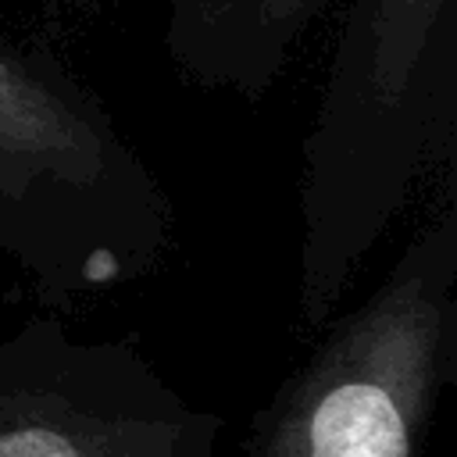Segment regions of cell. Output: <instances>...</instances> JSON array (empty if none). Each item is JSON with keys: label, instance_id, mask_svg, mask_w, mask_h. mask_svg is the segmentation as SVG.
Here are the masks:
<instances>
[{"label": "cell", "instance_id": "1", "mask_svg": "<svg viewBox=\"0 0 457 457\" xmlns=\"http://www.w3.org/2000/svg\"><path fill=\"white\" fill-rule=\"evenodd\" d=\"M457 0H350L300 164V318L325 328L425 171L453 164Z\"/></svg>", "mask_w": 457, "mask_h": 457}, {"label": "cell", "instance_id": "2", "mask_svg": "<svg viewBox=\"0 0 457 457\" xmlns=\"http://www.w3.org/2000/svg\"><path fill=\"white\" fill-rule=\"evenodd\" d=\"M175 243V204L100 93L0 21V261L68 303L150 278Z\"/></svg>", "mask_w": 457, "mask_h": 457}, {"label": "cell", "instance_id": "3", "mask_svg": "<svg viewBox=\"0 0 457 457\" xmlns=\"http://www.w3.org/2000/svg\"><path fill=\"white\" fill-rule=\"evenodd\" d=\"M457 364V182L253 418L246 457H418Z\"/></svg>", "mask_w": 457, "mask_h": 457}, {"label": "cell", "instance_id": "4", "mask_svg": "<svg viewBox=\"0 0 457 457\" xmlns=\"http://www.w3.org/2000/svg\"><path fill=\"white\" fill-rule=\"evenodd\" d=\"M218 432L129 339L39 314L0 343V457H214Z\"/></svg>", "mask_w": 457, "mask_h": 457}, {"label": "cell", "instance_id": "5", "mask_svg": "<svg viewBox=\"0 0 457 457\" xmlns=\"http://www.w3.org/2000/svg\"><path fill=\"white\" fill-rule=\"evenodd\" d=\"M328 0H239L211 89L261 100Z\"/></svg>", "mask_w": 457, "mask_h": 457}, {"label": "cell", "instance_id": "6", "mask_svg": "<svg viewBox=\"0 0 457 457\" xmlns=\"http://www.w3.org/2000/svg\"><path fill=\"white\" fill-rule=\"evenodd\" d=\"M236 7L239 0H168L164 46L189 82L211 89Z\"/></svg>", "mask_w": 457, "mask_h": 457}, {"label": "cell", "instance_id": "7", "mask_svg": "<svg viewBox=\"0 0 457 457\" xmlns=\"http://www.w3.org/2000/svg\"><path fill=\"white\" fill-rule=\"evenodd\" d=\"M39 4H46L50 11H71V14H86V11L100 7L104 0H39Z\"/></svg>", "mask_w": 457, "mask_h": 457}]
</instances>
